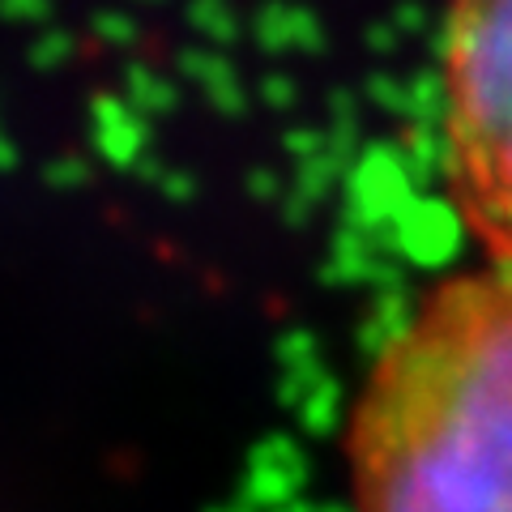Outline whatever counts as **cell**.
Here are the masks:
<instances>
[{"mask_svg": "<svg viewBox=\"0 0 512 512\" xmlns=\"http://www.w3.org/2000/svg\"><path fill=\"white\" fill-rule=\"evenodd\" d=\"M444 188L487 265L512 269V0H448Z\"/></svg>", "mask_w": 512, "mask_h": 512, "instance_id": "cell-2", "label": "cell"}, {"mask_svg": "<svg viewBox=\"0 0 512 512\" xmlns=\"http://www.w3.org/2000/svg\"><path fill=\"white\" fill-rule=\"evenodd\" d=\"M350 512H512V269L436 282L380 346L342 436Z\"/></svg>", "mask_w": 512, "mask_h": 512, "instance_id": "cell-1", "label": "cell"}]
</instances>
